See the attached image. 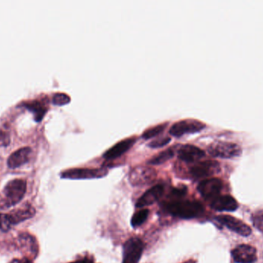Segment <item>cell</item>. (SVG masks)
Listing matches in <instances>:
<instances>
[{
	"label": "cell",
	"mask_w": 263,
	"mask_h": 263,
	"mask_svg": "<svg viewBox=\"0 0 263 263\" xmlns=\"http://www.w3.org/2000/svg\"><path fill=\"white\" fill-rule=\"evenodd\" d=\"M164 208L175 217L193 219L204 213L203 205L197 201L172 200L164 204Z\"/></svg>",
	"instance_id": "6da1fadb"
},
{
	"label": "cell",
	"mask_w": 263,
	"mask_h": 263,
	"mask_svg": "<svg viewBox=\"0 0 263 263\" xmlns=\"http://www.w3.org/2000/svg\"><path fill=\"white\" fill-rule=\"evenodd\" d=\"M26 182L23 179H14L6 184L0 196V208H8L18 204L24 197Z\"/></svg>",
	"instance_id": "7a4b0ae2"
},
{
	"label": "cell",
	"mask_w": 263,
	"mask_h": 263,
	"mask_svg": "<svg viewBox=\"0 0 263 263\" xmlns=\"http://www.w3.org/2000/svg\"><path fill=\"white\" fill-rule=\"evenodd\" d=\"M208 151L214 157L231 159L240 155L242 148L237 144L232 142H216L210 145Z\"/></svg>",
	"instance_id": "3957f363"
},
{
	"label": "cell",
	"mask_w": 263,
	"mask_h": 263,
	"mask_svg": "<svg viewBox=\"0 0 263 263\" xmlns=\"http://www.w3.org/2000/svg\"><path fill=\"white\" fill-rule=\"evenodd\" d=\"M156 178L154 168L147 166H137L129 173V180L131 185L136 187L149 185Z\"/></svg>",
	"instance_id": "277c9868"
},
{
	"label": "cell",
	"mask_w": 263,
	"mask_h": 263,
	"mask_svg": "<svg viewBox=\"0 0 263 263\" xmlns=\"http://www.w3.org/2000/svg\"><path fill=\"white\" fill-rule=\"evenodd\" d=\"M108 174L106 168H72L62 172L61 177L68 179H100Z\"/></svg>",
	"instance_id": "5b68a950"
},
{
	"label": "cell",
	"mask_w": 263,
	"mask_h": 263,
	"mask_svg": "<svg viewBox=\"0 0 263 263\" xmlns=\"http://www.w3.org/2000/svg\"><path fill=\"white\" fill-rule=\"evenodd\" d=\"M123 263H138L144 250V244L138 238H131L123 245Z\"/></svg>",
	"instance_id": "8992f818"
},
{
	"label": "cell",
	"mask_w": 263,
	"mask_h": 263,
	"mask_svg": "<svg viewBox=\"0 0 263 263\" xmlns=\"http://www.w3.org/2000/svg\"><path fill=\"white\" fill-rule=\"evenodd\" d=\"M205 125L195 119H185L173 124L170 128V133L172 135L180 137L185 134L198 132L205 128Z\"/></svg>",
	"instance_id": "52a82bcc"
},
{
	"label": "cell",
	"mask_w": 263,
	"mask_h": 263,
	"mask_svg": "<svg viewBox=\"0 0 263 263\" xmlns=\"http://www.w3.org/2000/svg\"><path fill=\"white\" fill-rule=\"evenodd\" d=\"M197 188L204 199L212 201L220 195L223 188V182L217 178L207 179L202 181L198 185Z\"/></svg>",
	"instance_id": "ba28073f"
},
{
	"label": "cell",
	"mask_w": 263,
	"mask_h": 263,
	"mask_svg": "<svg viewBox=\"0 0 263 263\" xmlns=\"http://www.w3.org/2000/svg\"><path fill=\"white\" fill-rule=\"evenodd\" d=\"M220 170L219 162L207 160L197 162L190 168V174L193 179H199L210 177L219 172Z\"/></svg>",
	"instance_id": "9c48e42d"
},
{
	"label": "cell",
	"mask_w": 263,
	"mask_h": 263,
	"mask_svg": "<svg viewBox=\"0 0 263 263\" xmlns=\"http://www.w3.org/2000/svg\"><path fill=\"white\" fill-rule=\"evenodd\" d=\"M215 220L219 222L221 225L227 227L232 232L237 233L242 236H249L251 235L252 230L249 225L244 223L240 219H236L228 215H222L215 217Z\"/></svg>",
	"instance_id": "30bf717a"
},
{
	"label": "cell",
	"mask_w": 263,
	"mask_h": 263,
	"mask_svg": "<svg viewBox=\"0 0 263 263\" xmlns=\"http://www.w3.org/2000/svg\"><path fill=\"white\" fill-rule=\"evenodd\" d=\"M232 257L236 263H255L257 260L256 249L247 244L238 246L232 251Z\"/></svg>",
	"instance_id": "8fae6325"
},
{
	"label": "cell",
	"mask_w": 263,
	"mask_h": 263,
	"mask_svg": "<svg viewBox=\"0 0 263 263\" xmlns=\"http://www.w3.org/2000/svg\"><path fill=\"white\" fill-rule=\"evenodd\" d=\"M18 247L26 255V258L34 259L38 254V244L33 236L28 233H21L17 239Z\"/></svg>",
	"instance_id": "7c38bea8"
},
{
	"label": "cell",
	"mask_w": 263,
	"mask_h": 263,
	"mask_svg": "<svg viewBox=\"0 0 263 263\" xmlns=\"http://www.w3.org/2000/svg\"><path fill=\"white\" fill-rule=\"evenodd\" d=\"M204 156H205L204 151L193 145H182L178 150L179 159L188 163L197 162Z\"/></svg>",
	"instance_id": "4fadbf2b"
},
{
	"label": "cell",
	"mask_w": 263,
	"mask_h": 263,
	"mask_svg": "<svg viewBox=\"0 0 263 263\" xmlns=\"http://www.w3.org/2000/svg\"><path fill=\"white\" fill-rule=\"evenodd\" d=\"M211 208L218 212H233L236 211L239 207V204L234 198L229 195L221 196L211 201Z\"/></svg>",
	"instance_id": "5bb4252c"
},
{
	"label": "cell",
	"mask_w": 263,
	"mask_h": 263,
	"mask_svg": "<svg viewBox=\"0 0 263 263\" xmlns=\"http://www.w3.org/2000/svg\"><path fill=\"white\" fill-rule=\"evenodd\" d=\"M136 142V137H130L123 139V140L117 142L116 145L107 150L103 154V157L106 159H117V157H120L122 154H124L126 151H127Z\"/></svg>",
	"instance_id": "9a60e30c"
},
{
	"label": "cell",
	"mask_w": 263,
	"mask_h": 263,
	"mask_svg": "<svg viewBox=\"0 0 263 263\" xmlns=\"http://www.w3.org/2000/svg\"><path fill=\"white\" fill-rule=\"evenodd\" d=\"M164 188L162 185H157L145 191L138 200L136 207L142 208V207L148 206L159 200L163 194Z\"/></svg>",
	"instance_id": "2e32d148"
},
{
	"label": "cell",
	"mask_w": 263,
	"mask_h": 263,
	"mask_svg": "<svg viewBox=\"0 0 263 263\" xmlns=\"http://www.w3.org/2000/svg\"><path fill=\"white\" fill-rule=\"evenodd\" d=\"M31 148L29 147L20 148L12 153L8 159V166L10 168H16L29 162Z\"/></svg>",
	"instance_id": "e0dca14e"
},
{
	"label": "cell",
	"mask_w": 263,
	"mask_h": 263,
	"mask_svg": "<svg viewBox=\"0 0 263 263\" xmlns=\"http://www.w3.org/2000/svg\"><path fill=\"white\" fill-rule=\"evenodd\" d=\"M35 209L30 205H28V206L21 207L18 209L11 212L9 214H8V216H9L12 225H15L33 217L35 216Z\"/></svg>",
	"instance_id": "ac0fdd59"
},
{
	"label": "cell",
	"mask_w": 263,
	"mask_h": 263,
	"mask_svg": "<svg viewBox=\"0 0 263 263\" xmlns=\"http://www.w3.org/2000/svg\"><path fill=\"white\" fill-rule=\"evenodd\" d=\"M24 106L33 113L34 117L36 121H40L47 111V108L45 106L44 103L39 101V100H33V101L25 103Z\"/></svg>",
	"instance_id": "d6986e66"
},
{
	"label": "cell",
	"mask_w": 263,
	"mask_h": 263,
	"mask_svg": "<svg viewBox=\"0 0 263 263\" xmlns=\"http://www.w3.org/2000/svg\"><path fill=\"white\" fill-rule=\"evenodd\" d=\"M175 148H176V147H175ZM175 148L174 147H171V148H167V149L161 151L159 154H156L154 157H152L150 160H148V163L151 164V165H161V164L167 162L174 156Z\"/></svg>",
	"instance_id": "ffe728a7"
},
{
	"label": "cell",
	"mask_w": 263,
	"mask_h": 263,
	"mask_svg": "<svg viewBox=\"0 0 263 263\" xmlns=\"http://www.w3.org/2000/svg\"><path fill=\"white\" fill-rule=\"evenodd\" d=\"M149 211L148 209H142L137 212L132 217L131 225L133 228L141 226L148 219Z\"/></svg>",
	"instance_id": "44dd1931"
},
{
	"label": "cell",
	"mask_w": 263,
	"mask_h": 263,
	"mask_svg": "<svg viewBox=\"0 0 263 263\" xmlns=\"http://www.w3.org/2000/svg\"><path fill=\"white\" fill-rule=\"evenodd\" d=\"M167 125H168V123L159 124V125H156V126L148 128L142 133V137L145 139H149L151 137H156L165 130Z\"/></svg>",
	"instance_id": "7402d4cb"
},
{
	"label": "cell",
	"mask_w": 263,
	"mask_h": 263,
	"mask_svg": "<svg viewBox=\"0 0 263 263\" xmlns=\"http://www.w3.org/2000/svg\"><path fill=\"white\" fill-rule=\"evenodd\" d=\"M252 222L256 230L263 233V209L255 212L252 216Z\"/></svg>",
	"instance_id": "603a6c76"
},
{
	"label": "cell",
	"mask_w": 263,
	"mask_h": 263,
	"mask_svg": "<svg viewBox=\"0 0 263 263\" xmlns=\"http://www.w3.org/2000/svg\"><path fill=\"white\" fill-rule=\"evenodd\" d=\"M70 102V97L65 93H57L52 97V103L58 106L66 104Z\"/></svg>",
	"instance_id": "cb8c5ba5"
},
{
	"label": "cell",
	"mask_w": 263,
	"mask_h": 263,
	"mask_svg": "<svg viewBox=\"0 0 263 263\" xmlns=\"http://www.w3.org/2000/svg\"><path fill=\"white\" fill-rule=\"evenodd\" d=\"M170 141H171V137L170 136H161V137H157V138L152 141L148 144V146L153 148H161V147L166 145Z\"/></svg>",
	"instance_id": "d4e9b609"
},
{
	"label": "cell",
	"mask_w": 263,
	"mask_h": 263,
	"mask_svg": "<svg viewBox=\"0 0 263 263\" xmlns=\"http://www.w3.org/2000/svg\"><path fill=\"white\" fill-rule=\"evenodd\" d=\"M12 226L8 214H0V230L3 232L8 231Z\"/></svg>",
	"instance_id": "484cf974"
},
{
	"label": "cell",
	"mask_w": 263,
	"mask_h": 263,
	"mask_svg": "<svg viewBox=\"0 0 263 263\" xmlns=\"http://www.w3.org/2000/svg\"><path fill=\"white\" fill-rule=\"evenodd\" d=\"M186 191V187L185 186L173 188L172 190L171 197L173 198V200H176L177 199H180L185 196Z\"/></svg>",
	"instance_id": "4316f807"
},
{
	"label": "cell",
	"mask_w": 263,
	"mask_h": 263,
	"mask_svg": "<svg viewBox=\"0 0 263 263\" xmlns=\"http://www.w3.org/2000/svg\"><path fill=\"white\" fill-rule=\"evenodd\" d=\"M9 263H32V260L29 258L23 257L22 259H15Z\"/></svg>",
	"instance_id": "83f0119b"
},
{
	"label": "cell",
	"mask_w": 263,
	"mask_h": 263,
	"mask_svg": "<svg viewBox=\"0 0 263 263\" xmlns=\"http://www.w3.org/2000/svg\"><path fill=\"white\" fill-rule=\"evenodd\" d=\"M92 261L90 260L89 258H84V259H80V260L76 261L70 263H91Z\"/></svg>",
	"instance_id": "f1b7e54d"
},
{
	"label": "cell",
	"mask_w": 263,
	"mask_h": 263,
	"mask_svg": "<svg viewBox=\"0 0 263 263\" xmlns=\"http://www.w3.org/2000/svg\"><path fill=\"white\" fill-rule=\"evenodd\" d=\"M183 263H196V261L193 260V259H190V260L186 261V262Z\"/></svg>",
	"instance_id": "f546056e"
},
{
	"label": "cell",
	"mask_w": 263,
	"mask_h": 263,
	"mask_svg": "<svg viewBox=\"0 0 263 263\" xmlns=\"http://www.w3.org/2000/svg\"><path fill=\"white\" fill-rule=\"evenodd\" d=\"M91 263H93V262H91Z\"/></svg>",
	"instance_id": "4dcf8cb0"
}]
</instances>
